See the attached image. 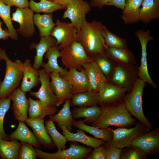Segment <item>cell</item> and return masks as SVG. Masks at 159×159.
Wrapping results in <instances>:
<instances>
[{
	"label": "cell",
	"instance_id": "49",
	"mask_svg": "<svg viewBox=\"0 0 159 159\" xmlns=\"http://www.w3.org/2000/svg\"><path fill=\"white\" fill-rule=\"evenodd\" d=\"M3 22L0 21V39L6 40L9 37V34L8 29H3L1 27Z\"/></svg>",
	"mask_w": 159,
	"mask_h": 159
},
{
	"label": "cell",
	"instance_id": "14",
	"mask_svg": "<svg viewBox=\"0 0 159 159\" xmlns=\"http://www.w3.org/2000/svg\"><path fill=\"white\" fill-rule=\"evenodd\" d=\"M131 145L140 149L147 155L159 151V129L157 128L135 138Z\"/></svg>",
	"mask_w": 159,
	"mask_h": 159
},
{
	"label": "cell",
	"instance_id": "6",
	"mask_svg": "<svg viewBox=\"0 0 159 159\" xmlns=\"http://www.w3.org/2000/svg\"><path fill=\"white\" fill-rule=\"evenodd\" d=\"M132 127H119L113 129L108 127L113 133V138L108 143L112 146L122 149L130 145L136 138L151 130L140 121L136 123Z\"/></svg>",
	"mask_w": 159,
	"mask_h": 159
},
{
	"label": "cell",
	"instance_id": "13",
	"mask_svg": "<svg viewBox=\"0 0 159 159\" xmlns=\"http://www.w3.org/2000/svg\"><path fill=\"white\" fill-rule=\"evenodd\" d=\"M41 85L37 92H29V94L49 105L57 107V98L52 89L49 74L44 69L38 70Z\"/></svg>",
	"mask_w": 159,
	"mask_h": 159
},
{
	"label": "cell",
	"instance_id": "46",
	"mask_svg": "<svg viewBox=\"0 0 159 159\" xmlns=\"http://www.w3.org/2000/svg\"><path fill=\"white\" fill-rule=\"evenodd\" d=\"M6 5L14 6L18 8L29 7V2L28 0H0Z\"/></svg>",
	"mask_w": 159,
	"mask_h": 159
},
{
	"label": "cell",
	"instance_id": "12",
	"mask_svg": "<svg viewBox=\"0 0 159 159\" xmlns=\"http://www.w3.org/2000/svg\"><path fill=\"white\" fill-rule=\"evenodd\" d=\"M55 26L50 35L57 40L60 50L73 41H76L77 29L71 23L63 22L56 20Z\"/></svg>",
	"mask_w": 159,
	"mask_h": 159
},
{
	"label": "cell",
	"instance_id": "1",
	"mask_svg": "<svg viewBox=\"0 0 159 159\" xmlns=\"http://www.w3.org/2000/svg\"><path fill=\"white\" fill-rule=\"evenodd\" d=\"M103 26L100 21L94 20L90 22L85 19L77 31L76 41L81 44L87 54L92 57L98 53H104L108 47L102 35Z\"/></svg>",
	"mask_w": 159,
	"mask_h": 159
},
{
	"label": "cell",
	"instance_id": "17",
	"mask_svg": "<svg viewBox=\"0 0 159 159\" xmlns=\"http://www.w3.org/2000/svg\"><path fill=\"white\" fill-rule=\"evenodd\" d=\"M83 68L87 77L89 91L99 93L108 80L93 61L84 64Z\"/></svg>",
	"mask_w": 159,
	"mask_h": 159
},
{
	"label": "cell",
	"instance_id": "26",
	"mask_svg": "<svg viewBox=\"0 0 159 159\" xmlns=\"http://www.w3.org/2000/svg\"><path fill=\"white\" fill-rule=\"evenodd\" d=\"M19 124L16 130L8 135L9 139L19 140L22 143H28L36 148H40V144L33 132L26 126L24 122L18 121Z\"/></svg>",
	"mask_w": 159,
	"mask_h": 159
},
{
	"label": "cell",
	"instance_id": "15",
	"mask_svg": "<svg viewBox=\"0 0 159 159\" xmlns=\"http://www.w3.org/2000/svg\"><path fill=\"white\" fill-rule=\"evenodd\" d=\"M127 92V89L108 81L99 93L98 105L102 107L122 101Z\"/></svg>",
	"mask_w": 159,
	"mask_h": 159
},
{
	"label": "cell",
	"instance_id": "35",
	"mask_svg": "<svg viewBox=\"0 0 159 159\" xmlns=\"http://www.w3.org/2000/svg\"><path fill=\"white\" fill-rule=\"evenodd\" d=\"M21 142L15 140L10 141L0 139V156L5 159H18Z\"/></svg>",
	"mask_w": 159,
	"mask_h": 159
},
{
	"label": "cell",
	"instance_id": "33",
	"mask_svg": "<svg viewBox=\"0 0 159 159\" xmlns=\"http://www.w3.org/2000/svg\"><path fill=\"white\" fill-rule=\"evenodd\" d=\"M99 96V93L90 91L73 94L70 99V106L81 107L97 105Z\"/></svg>",
	"mask_w": 159,
	"mask_h": 159
},
{
	"label": "cell",
	"instance_id": "45",
	"mask_svg": "<svg viewBox=\"0 0 159 159\" xmlns=\"http://www.w3.org/2000/svg\"><path fill=\"white\" fill-rule=\"evenodd\" d=\"M86 159H106V153L105 146L102 145L95 148L86 157Z\"/></svg>",
	"mask_w": 159,
	"mask_h": 159
},
{
	"label": "cell",
	"instance_id": "27",
	"mask_svg": "<svg viewBox=\"0 0 159 159\" xmlns=\"http://www.w3.org/2000/svg\"><path fill=\"white\" fill-rule=\"evenodd\" d=\"M143 0H126L121 16L125 25L137 23L140 21V11Z\"/></svg>",
	"mask_w": 159,
	"mask_h": 159
},
{
	"label": "cell",
	"instance_id": "10",
	"mask_svg": "<svg viewBox=\"0 0 159 159\" xmlns=\"http://www.w3.org/2000/svg\"><path fill=\"white\" fill-rule=\"evenodd\" d=\"M89 3L84 0H71L66 6L62 18H68L78 31L86 14L91 10Z\"/></svg>",
	"mask_w": 159,
	"mask_h": 159
},
{
	"label": "cell",
	"instance_id": "2",
	"mask_svg": "<svg viewBox=\"0 0 159 159\" xmlns=\"http://www.w3.org/2000/svg\"><path fill=\"white\" fill-rule=\"evenodd\" d=\"M101 107V113L92 123V126L99 128L110 126L127 128L136 123V119L132 117L122 101Z\"/></svg>",
	"mask_w": 159,
	"mask_h": 159
},
{
	"label": "cell",
	"instance_id": "25",
	"mask_svg": "<svg viewBox=\"0 0 159 159\" xmlns=\"http://www.w3.org/2000/svg\"><path fill=\"white\" fill-rule=\"evenodd\" d=\"M60 57V50L58 48V45L56 44L50 48L45 54V57L47 62L46 63L43 62L41 67L49 74L56 72L61 77L64 76L68 70L59 65L57 59Z\"/></svg>",
	"mask_w": 159,
	"mask_h": 159
},
{
	"label": "cell",
	"instance_id": "48",
	"mask_svg": "<svg viewBox=\"0 0 159 159\" xmlns=\"http://www.w3.org/2000/svg\"><path fill=\"white\" fill-rule=\"evenodd\" d=\"M126 0H112L107 3L106 6H113L123 10L125 7Z\"/></svg>",
	"mask_w": 159,
	"mask_h": 159
},
{
	"label": "cell",
	"instance_id": "19",
	"mask_svg": "<svg viewBox=\"0 0 159 159\" xmlns=\"http://www.w3.org/2000/svg\"><path fill=\"white\" fill-rule=\"evenodd\" d=\"M62 77L71 84L72 95L89 90L87 77L83 68L80 70L69 69L66 74Z\"/></svg>",
	"mask_w": 159,
	"mask_h": 159
},
{
	"label": "cell",
	"instance_id": "36",
	"mask_svg": "<svg viewBox=\"0 0 159 159\" xmlns=\"http://www.w3.org/2000/svg\"><path fill=\"white\" fill-rule=\"evenodd\" d=\"M92 57L93 61L97 64L108 81L117 64L105 53H98Z\"/></svg>",
	"mask_w": 159,
	"mask_h": 159
},
{
	"label": "cell",
	"instance_id": "50",
	"mask_svg": "<svg viewBox=\"0 0 159 159\" xmlns=\"http://www.w3.org/2000/svg\"><path fill=\"white\" fill-rule=\"evenodd\" d=\"M52 2L55 3L60 5L64 6L66 7L67 4L71 0H49Z\"/></svg>",
	"mask_w": 159,
	"mask_h": 159
},
{
	"label": "cell",
	"instance_id": "9",
	"mask_svg": "<svg viewBox=\"0 0 159 159\" xmlns=\"http://www.w3.org/2000/svg\"><path fill=\"white\" fill-rule=\"evenodd\" d=\"M135 34L138 39L141 46L140 64L139 67L137 66L139 78L156 89L158 85L153 81L149 74L147 59V45L149 41L153 40L154 38L151 35L149 30L145 31L143 29H140L135 32Z\"/></svg>",
	"mask_w": 159,
	"mask_h": 159
},
{
	"label": "cell",
	"instance_id": "39",
	"mask_svg": "<svg viewBox=\"0 0 159 159\" xmlns=\"http://www.w3.org/2000/svg\"><path fill=\"white\" fill-rule=\"evenodd\" d=\"M11 7L5 4L0 0V17L7 28L9 37L12 39L17 40L18 33L13 26L11 17Z\"/></svg>",
	"mask_w": 159,
	"mask_h": 159
},
{
	"label": "cell",
	"instance_id": "7",
	"mask_svg": "<svg viewBox=\"0 0 159 159\" xmlns=\"http://www.w3.org/2000/svg\"><path fill=\"white\" fill-rule=\"evenodd\" d=\"M139 78L138 71L135 64H117L108 81L118 86L130 90Z\"/></svg>",
	"mask_w": 159,
	"mask_h": 159
},
{
	"label": "cell",
	"instance_id": "34",
	"mask_svg": "<svg viewBox=\"0 0 159 159\" xmlns=\"http://www.w3.org/2000/svg\"><path fill=\"white\" fill-rule=\"evenodd\" d=\"M34 23L39 29V35L41 37L49 36L55 26L52 13L34 14Z\"/></svg>",
	"mask_w": 159,
	"mask_h": 159
},
{
	"label": "cell",
	"instance_id": "29",
	"mask_svg": "<svg viewBox=\"0 0 159 159\" xmlns=\"http://www.w3.org/2000/svg\"><path fill=\"white\" fill-rule=\"evenodd\" d=\"M140 11V21L145 25L159 19V0H143Z\"/></svg>",
	"mask_w": 159,
	"mask_h": 159
},
{
	"label": "cell",
	"instance_id": "16",
	"mask_svg": "<svg viewBox=\"0 0 159 159\" xmlns=\"http://www.w3.org/2000/svg\"><path fill=\"white\" fill-rule=\"evenodd\" d=\"M51 86L57 100V107L62 104L65 100L71 99L72 95L70 83L57 72L49 74Z\"/></svg>",
	"mask_w": 159,
	"mask_h": 159
},
{
	"label": "cell",
	"instance_id": "24",
	"mask_svg": "<svg viewBox=\"0 0 159 159\" xmlns=\"http://www.w3.org/2000/svg\"><path fill=\"white\" fill-rule=\"evenodd\" d=\"M62 130V134L67 138L68 141L80 143L87 146L95 148L102 145L105 142L103 140L90 137L86 135L82 129H79L75 133L68 131L65 126L60 127Z\"/></svg>",
	"mask_w": 159,
	"mask_h": 159
},
{
	"label": "cell",
	"instance_id": "23",
	"mask_svg": "<svg viewBox=\"0 0 159 159\" xmlns=\"http://www.w3.org/2000/svg\"><path fill=\"white\" fill-rule=\"evenodd\" d=\"M29 118L44 119L47 116L53 115L57 112L56 107L49 105L39 100H35L30 97L28 98Z\"/></svg>",
	"mask_w": 159,
	"mask_h": 159
},
{
	"label": "cell",
	"instance_id": "43",
	"mask_svg": "<svg viewBox=\"0 0 159 159\" xmlns=\"http://www.w3.org/2000/svg\"><path fill=\"white\" fill-rule=\"evenodd\" d=\"M20 148L18 159H36L37 154L33 146L29 144L22 143Z\"/></svg>",
	"mask_w": 159,
	"mask_h": 159
},
{
	"label": "cell",
	"instance_id": "40",
	"mask_svg": "<svg viewBox=\"0 0 159 159\" xmlns=\"http://www.w3.org/2000/svg\"><path fill=\"white\" fill-rule=\"evenodd\" d=\"M102 35L108 47L127 48V44L125 39L122 38L110 31L103 26L101 31Z\"/></svg>",
	"mask_w": 159,
	"mask_h": 159
},
{
	"label": "cell",
	"instance_id": "37",
	"mask_svg": "<svg viewBox=\"0 0 159 159\" xmlns=\"http://www.w3.org/2000/svg\"><path fill=\"white\" fill-rule=\"evenodd\" d=\"M39 0L38 2L34 0H31L29 2V7L37 14L40 12L50 14L58 10L65 9L66 8L49 0Z\"/></svg>",
	"mask_w": 159,
	"mask_h": 159
},
{
	"label": "cell",
	"instance_id": "4",
	"mask_svg": "<svg viewBox=\"0 0 159 159\" xmlns=\"http://www.w3.org/2000/svg\"><path fill=\"white\" fill-rule=\"evenodd\" d=\"M146 83L138 78L132 89L127 92L122 102L132 115L151 130L153 126L145 117L143 108V96Z\"/></svg>",
	"mask_w": 159,
	"mask_h": 159
},
{
	"label": "cell",
	"instance_id": "8",
	"mask_svg": "<svg viewBox=\"0 0 159 159\" xmlns=\"http://www.w3.org/2000/svg\"><path fill=\"white\" fill-rule=\"evenodd\" d=\"M35 149L37 157L41 159H83L86 158L92 148L72 143L68 148L58 150L53 153L44 152L38 148Z\"/></svg>",
	"mask_w": 159,
	"mask_h": 159
},
{
	"label": "cell",
	"instance_id": "30",
	"mask_svg": "<svg viewBox=\"0 0 159 159\" xmlns=\"http://www.w3.org/2000/svg\"><path fill=\"white\" fill-rule=\"evenodd\" d=\"M64 102L63 107L57 113L49 117L54 122H56L59 127L65 126L68 131L71 132L73 123L75 120L70 109V99H66Z\"/></svg>",
	"mask_w": 159,
	"mask_h": 159
},
{
	"label": "cell",
	"instance_id": "5",
	"mask_svg": "<svg viewBox=\"0 0 159 159\" xmlns=\"http://www.w3.org/2000/svg\"><path fill=\"white\" fill-rule=\"evenodd\" d=\"M63 65L67 69L80 70L85 64L93 61L83 47L78 42L74 41L60 50Z\"/></svg>",
	"mask_w": 159,
	"mask_h": 159
},
{
	"label": "cell",
	"instance_id": "47",
	"mask_svg": "<svg viewBox=\"0 0 159 159\" xmlns=\"http://www.w3.org/2000/svg\"><path fill=\"white\" fill-rule=\"evenodd\" d=\"M112 0H92L90 3L91 6L101 9Z\"/></svg>",
	"mask_w": 159,
	"mask_h": 159
},
{
	"label": "cell",
	"instance_id": "44",
	"mask_svg": "<svg viewBox=\"0 0 159 159\" xmlns=\"http://www.w3.org/2000/svg\"><path fill=\"white\" fill-rule=\"evenodd\" d=\"M106 153V159H120L122 149L109 145L105 142L103 144Z\"/></svg>",
	"mask_w": 159,
	"mask_h": 159
},
{
	"label": "cell",
	"instance_id": "21",
	"mask_svg": "<svg viewBox=\"0 0 159 159\" xmlns=\"http://www.w3.org/2000/svg\"><path fill=\"white\" fill-rule=\"evenodd\" d=\"M24 71L22 80L20 88L26 92L31 91L40 83L38 70L31 64V60L26 59L23 63Z\"/></svg>",
	"mask_w": 159,
	"mask_h": 159
},
{
	"label": "cell",
	"instance_id": "38",
	"mask_svg": "<svg viewBox=\"0 0 159 159\" xmlns=\"http://www.w3.org/2000/svg\"><path fill=\"white\" fill-rule=\"evenodd\" d=\"M45 127L57 150L65 149L68 140L66 137L57 130L54 122L50 119L45 121Z\"/></svg>",
	"mask_w": 159,
	"mask_h": 159
},
{
	"label": "cell",
	"instance_id": "42",
	"mask_svg": "<svg viewBox=\"0 0 159 159\" xmlns=\"http://www.w3.org/2000/svg\"><path fill=\"white\" fill-rule=\"evenodd\" d=\"M147 155L140 149L130 145L122 150L120 159H145Z\"/></svg>",
	"mask_w": 159,
	"mask_h": 159
},
{
	"label": "cell",
	"instance_id": "41",
	"mask_svg": "<svg viewBox=\"0 0 159 159\" xmlns=\"http://www.w3.org/2000/svg\"><path fill=\"white\" fill-rule=\"evenodd\" d=\"M11 99L10 95L0 97V139L8 140V135L4 128V120L7 112L10 108Z\"/></svg>",
	"mask_w": 159,
	"mask_h": 159
},
{
	"label": "cell",
	"instance_id": "18",
	"mask_svg": "<svg viewBox=\"0 0 159 159\" xmlns=\"http://www.w3.org/2000/svg\"><path fill=\"white\" fill-rule=\"evenodd\" d=\"M26 93L18 87L10 95L13 102L12 109L14 119L18 121L25 122L28 118L29 101Z\"/></svg>",
	"mask_w": 159,
	"mask_h": 159
},
{
	"label": "cell",
	"instance_id": "22",
	"mask_svg": "<svg viewBox=\"0 0 159 159\" xmlns=\"http://www.w3.org/2000/svg\"><path fill=\"white\" fill-rule=\"evenodd\" d=\"M57 44L56 39L51 36L41 37L39 43H32L29 46L30 49H35L36 53L34 57L33 67L38 70L43 62V56L49 49Z\"/></svg>",
	"mask_w": 159,
	"mask_h": 159
},
{
	"label": "cell",
	"instance_id": "3",
	"mask_svg": "<svg viewBox=\"0 0 159 159\" xmlns=\"http://www.w3.org/2000/svg\"><path fill=\"white\" fill-rule=\"evenodd\" d=\"M4 59L6 63L5 74L0 82V97L9 95L19 86L23 76V63L19 59L14 62L7 57L5 49L0 47V61Z\"/></svg>",
	"mask_w": 159,
	"mask_h": 159
},
{
	"label": "cell",
	"instance_id": "28",
	"mask_svg": "<svg viewBox=\"0 0 159 159\" xmlns=\"http://www.w3.org/2000/svg\"><path fill=\"white\" fill-rule=\"evenodd\" d=\"M104 53L117 64L132 65L136 64L134 55L127 48L108 47Z\"/></svg>",
	"mask_w": 159,
	"mask_h": 159
},
{
	"label": "cell",
	"instance_id": "20",
	"mask_svg": "<svg viewBox=\"0 0 159 159\" xmlns=\"http://www.w3.org/2000/svg\"><path fill=\"white\" fill-rule=\"evenodd\" d=\"M25 122L32 128L37 139L45 148L51 150L55 147L46 130L44 119H32L28 118Z\"/></svg>",
	"mask_w": 159,
	"mask_h": 159
},
{
	"label": "cell",
	"instance_id": "11",
	"mask_svg": "<svg viewBox=\"0 0 159 159\" xmlns=\"http://www.w3.org/2000/svg\"><path fill=\"white\" fill-rule=\"evenodd\" d=\"M34 12L29 7L17 8L12 14V21L19 24L16 31L22 37L29 38L35 34Z\"/></svg>",
	"mask_w": 159,
	"mask_h": 159
},
{
	"label": "cell",
	"instance_id": "32",
	"mask_svg": "<svg viewBox=\"0 0 159 159\" xmlns=\"http://www.w3.org/2000/svg\"><path fill=\"white\" fill-rule=\"evenodd\" d=\"M72 126L83 130L93 135L95 138L103 140L106 143L111 141L113 138V133L108 127L99 128L93 126L87 125L83 120L75 121Z\"/></svg>",
	"mask_w": 159,
	"mask_h": 159
},
{
	"label": "cell",
	"instance_id": "31",
	"mask_svg": "<svg viewBox=\"0 0 159 159\" xmlns=\"http://www.w3.org/2000/svg\"><path fill=\"white\" fill-rule=\"evenodd\" d=\"M101 107L95 105L90 107H78L74 108L71 111L74 120L84 118V123L92 124L97 118L101 113Z\"/></svg>",
	"mask_w": 159,
	"mask_h": 159
}]
</instances>
